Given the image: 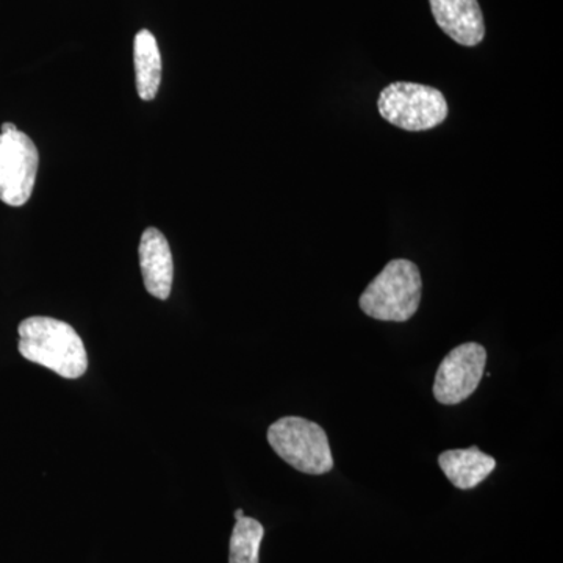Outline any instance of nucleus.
<instances>
[{"label":"nucleus","mask_w":563,"mask_h":563,"mask_svg":"<svg viewBox=\"0 0 563 563\" xmlns=\"http://www.w3.org/2000/svg\"><path fill=\"white\" fill-rule=\"evenodd\" d=\"M20 352L25 361L49 368L65 379H79L88 369V355L79 333L68 322L31 317L21 322Z\"/></svg>","instance_id":"f257e3e1"},{"label":"nucleus","mask_w":563,"mask_h":563,"mask_svg":"<svg viewBox=\"0 0 563 563\" xmlns=\"http://www.w3.org/2000/svg\"><path fill=\"white\" fill-rule=\"evenodd\" d=\"M265 529L261 521L243 517L236 520L229 547V563H258Z\"/></svg>","instance_id":"9b49d317"},{"label":"nucleus","mask_w":563,"mask_h":563,"mask_svg":"<svg viewBox=\"0 0 563 563\" xmlns=\"http://www.w3.org/2000/svg\"><path fill=\"white\" fill-rule=\"evenodd\" d=\"M380 117L407 132L431 131L450 113L443 92L428 85L396 81L377 99Z\"/></svg>","instance_id":"20e7f679"},{"label":"nucleus","mask_w":563,"mask_h":563,"mask_svg":"<svg viewBox=\"0 0 563 563\" xmlns=\"http://www.w3.org/2000/svg\"><path fill=\"white\" fill-rule=\"evenodd\" d=\"M487 363V351L479 343L454 347L440 363L433 383V396L443 406H455L468 399L479 387Z\"/></svg>","instance_id":"423d86ee"},{"label":"nucleus","mask_w":563,"mask_h":563,"mask_svg":"<svg viewBox=\"0 0 563 563\" xmlns=\"http://www.w3.org/2000/svg\"><path fill=\"white\" fill-rule=\"evenodd\" d=\"M40 155L31 136L20 131L0 133V201L21 207L31 199Z\"/></svg>","instance_id":"39448f33"},{"label":"nucleus","mask_w":563,"mask_h":563,"mask_svg":"<svg viewBox=\"0 0 563 563\" xmlns=\"http://www.w3.org/2000/svg\"><path fill=\"white\" fill-rule=\"evenodd\" d=\"M2 133L16 132L18 128L13 124V122H3L2 128H0Z\"/></svg>","instance_id":"f8f14e48"},{"label":"nucleus","mask_w":563,"mask_h":563,"mask_svg":"<svg viewBox=\"0 0 563 563\" xmlns=\"http://www.w3.org/2000/svg\"><path fill=\"white\" fill-rule=\"evenodd\" d=\"M439 465L455 488L472 490L495 472L496 461L479 448L472 446L466 450L444 451L439 455Z\"/></svg>","instance_id":"1a4fd4ad"},{"label":"nucleus","mask_w":563,"mask_h":563,"mask_svg":"<svg viewBox=\"0 0 563 563\" xmlns=\"http://www.w3.org/2000/svg\"><path fill=\"white\" fill-rule=\"evenodd\" d=\"M437 24L461 46L483 43L485 24L477 0H429Z\"/></svg>","instance_id":"6e6552de"},{"label":"nucleus","mask_w":563,"mask_h":563,"mask_svg":"<svg viewBox=\"0 0 563 563\" xmlns=\"http://www.w3.org/2000/svg\"><path fill=\"white\" fill-rule=\"evenodd\" d=\"M140 268L144 287L154 298L166 301L172 295L174 261L168 240L158 229L147 228L141 235Z\"/></svg>","instance_id":"0eeeda50"},{"label":"nucleus","mask_w":563,"mask_h":563,"mask_svg":"<svg viewBox=\"0 0 563 563\" xmlns=\"http://www.w3.org/2000/svg\"><path fill=\"white\" fill-rule=\"evenodd\" d=\"M422 280L413 262L396 258L362 292V312L377 321L406 322L421 302Z\"/></svg>","instance_id":"f03ea898"},{"label":"nucleus","mask_w":563,"mask_h":563,"mask_svg":"<svg viewBox=\"0 0 563 563\" xmlns=\"http://www.w3.org/2000/svg\"><path fill=\"white\" fill-rule=\"evenodd\" d=\"M133 60H135L136 91L143 101H152L161 87L162 55L157 40L150 31L136 33Z\"/></svg>","instance_id":"9d476101"},{"label":"nucleus","mask_w":563,"mask_h":563,"mask_svg":"<svg viewBox=\"0 0 563 563\" xmlns=\"http://www.w3.org/2000/svg\"><path fill=\"white\" fill-rule=\"evenodd\" d=\"M274 453L292 468L320 476L333 468L328 433L317 422L302 417H284L268 429Z\"/></svg>","instance_id":"7ed1b4c3"},{"label":"nucleus","mask_w":563,"mask_h":563,"mask_svg":"<svg viewBox=\"0 0 563 563\" xmlns=\"http://www.w3.org/2000/svg\"><path fill=\"white\" fill-rule=\"evenodd\" d=\"M243 517H244L243 510L242 509L236 510V512H235L236 520H240V518H243Z\"/></svg>","instance_id":"ddd939ff"}]
</instances>
